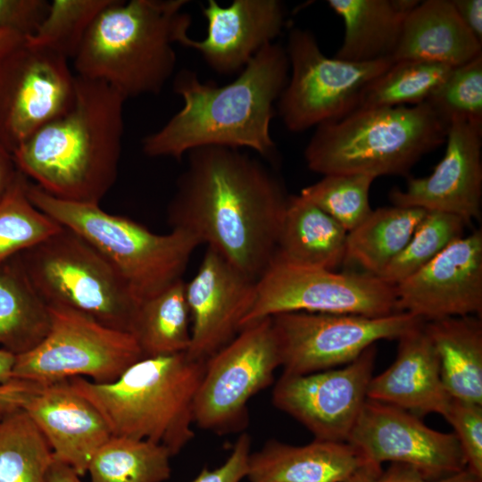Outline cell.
Returning a JSON list of instances; mask_svg holds the SVG:
<instances>
[{
	"mask_svg": "<svg viewBox=\"0 0 482 482\" xmlns=\"http://www.w3.org/2000/svg\"><path fill=\"white\" fill-rule=\"evenodd\" d=\"M167 218L239 270L258 279L272 261L288 195L262 161L241 149L187 154Z\"/></svg>",
	"mask_w": 482,
	"mask_h": 482,
	"instance_id": "cell-1",
	"label": "cell"
},
{
	"mask_svg": "<svg viewBox=\"0 0 482 482\" xmlns=\"http://www.w3.org/2000/svg\"><path fill=\"white\" fill-rule=\"evenodd\" d=\"M289 75L286 48L278 43L263 47L224 86L200 80L190 70L176 74L173 90L182 108L160 129L142 140L149 157L181 159L204 146L248 148L270 157L275 143L270 135L274 104Z\"/></svg>",
	"mask_w": 482,
	"mask_h": 482,
	"instance_id": "cell-2",
	"label": "cell"
},
{
	"mask_svg": "<svg viewBox=\"0 0 482 482\" xmlns=\"http://www.w3.org/2000/svg\"><path fill=\"white\" fill-rule=\"evenodd\" d=\"M125 100L108 84L75 75L71 107L12 154L18 169L56 198L99 204L118 177Z\"/></svg>",
	"mask_w": 482,
	"mask_h": 482,
	"instance_id": "cell-3",
	"label": "cell"
},
{
	"mask_svg": "<svg viewBox=\"0 0 482 482\" xmlns=\"http://www.w3.org/2000/svg\"><path fill=\"white\" fill-rule=\"evenodd\" d=\"M187 3L112 0L73 58L77 76L104 82L126 99L159 94L175 71V45L188 37Z\"/></svg>",
	"mask_w": 482,
	"mask_h": 482,
	"instance_id": "cell-4",
	"label": "cell"
},
{
	"mask_svg": "<svg viewBox=\"0 0 482 482\" xmlns=\"http://www.w3.org/2000/svg\"><path fill=\"white\" fill-rule=\"evenodd\" d=\"M204 363L187 353L149 356L112 382L68 381L97 409L112 436L148 440L174 456L195 436L194 402Z\"/></svg>",
	"mask_w": 482,
	"mask_h": 482,
	"instance_id": "cell-5",
	"label": "cell"
},
{
	"mask_svg": "<svg viewBox=\"0 0 482 482\" xmlns=\"http://www.w3.org/2000/svg\"><path fill=\"white\" fill-rule=\"evenodd\" d=\"M448 128L426 102L356 109L316 127L304 159L311 170L323 176L408 177L424 154L445 142Z\"/></svg>",
	"mask_w": 482,
	"mask_h": 482,
	"instance_id": "cell-6",
	"label": "cell"
},
{
	"mask_svg": "<svg viewBox=\"0 0 482 482\" xmlns=\"http://www.w3.org/2000/svg\"><path fill=\"white\" fill-rule=\"evenodd\" d=\"M26 191L37 208L97 249L120 272L138 303L181 280L200 245L187 231L156 234L131 219L106 212L99 204L56 198L29 181Z\"/></svg>",
	"mask_w": 482,
	"mask_h": 482,
	"instance_id": "cell-7",
	"label": "cell"
},
{
	"mask_svg": "<svg viewBox=\"0 0 482 482\" xmlns=\"http://www.w3.org/2000/svg\"><path fill=\"white\" fill-rule=\"evenodd\" d=\"M19 256L47 305L68 307L130 333L139 303L115 267L78 233L62 226Z\"/></svg>",
	"mask_w": 482,
	"mask_h": 482,
	"instance_id": "cell-8",
	"label": "cell"
},
{
	"mask_svg": "<svg viewBox=\"0 0 482 482\" xmlns=\"http://www.w3.org/2000/svg\"><path fill=\"white\" fill-rule=\"evenodd\" d=\"M48 307L49 330L37 346L16 355L13 378L38 385L72 378L109 383L143 358L129 332L109 328L68 307Z\"/></svg>",
	"mask_w": 482,
	"mask_h": 482,
	"instance_id": "cell-9",
	"label": "cell"
},
{
	"mask_svg": "<svg viewBox=\"0 0 482 482\" xmlns=\"http://www.w3.org/2000/svg\"><path fill=\"white\" fill-rule=\"evenodd\" d=\"M286 48L290 76L278 100L285 127L303 132L353 112L365 87L384 72L391 59L353 62L327 57L312 32L299 28Z\"/></svg>",
	"mask_w": 482,
	"mask_h": 482,
	"instance_id": "cell-10",
	"label": "cell"
},
{
	"mask_svg": "<svg viewBox=\"0 0 482 482\" xmlns=\"http://www.w3.org/2000/svg\"><path fill=\"white\" fill-rule=\"evenodd\" d=\"M305 312L382 317L396 312L395 286L366 272L293 266L273 257L256 282L243 326L273 315Z\"/></svg>",
	"mask_w": 482,
	"mask_h": 482,
	"instance_id": "cell-11",
	"label": "cell"
},
{
	"mask_svg": "<svg viewBox=\"0 0 482 482\" xmlns=\"http://www.w3.org/2000/svg\"><path fill=\"white\" fill-rule=\"evenodd\" d=\"M278 367L271 318L244 326L205 361L194 402V424L217 434L242 429L247 423L249 400L272 383Z\"/></svg>",
	"mask_w": 482,
	"mask_h": 482,
	"instance_id": "cell-12",
	"label": "cell"
},
{
	"mask_svg": "<svg viewBox=\"0 0 482 482\" xmlns=\"http://www.w3.org/2000/svg\"><path fill=\"white\" fill-rule=\"evenodd\" d=\"M283 373L304 375L346 365L380 340L399 339L423 320L404 312L382 317L283 312L270 317Z\"/></svg>",
	"mask_w": 482,
	"mask_h": 482,
	"instance_id": "cell-13",
	"label": "cell"
},
{
	"mask_svg": "<svg viewBox=\"0 0 482 482\" xmlns=\"http://www.w3.org/2000/svg\"><path fill=\"white\" fill-rule=\"evenodd\" d=\"M75 76L68 59L29 42L0 56V145L12 154L71 107Z\"/></svg>",
	"mask_w": 482,
	"mask_h": 482,
	"instance_id": "cell-14",
	"label": "cell"
},
{
	"mask_svg": "<svg viewBox=\"0 0 482 482\" xmlns=\"http://www.w3.org/2000/svg\"><path fill=\"white\" fill-rule=\"evenodd\" d=\"M376 355L373 345L338 368L304 375L282 373L274 386L272 403L315 439L347 442L368 399Z\"/></svg>",
	"mask_w": 482,
	"mask_h": 482,
	"instance_id": "cell-15",
	"label": "cell"
},
{
	"mask_svg": "<svg viewBox=\"0 0 482 482\" xmlns=\"http://www.w3.org/2000/svg\"><path fill=\"white\" fill-rule=\"evenodd\" d=\"M347 442L376 465L385 461L410 465L431 480L466 470L453 433L432 429L413 413L370 399Z\"/></svg>",
	"mask_w": 482,
	"mask_h": 482,
	"instance_id": "cell-16",
	"label": "cell"
},
{
	"mask_svg": "<svg viewBox=\"0 0 482 482\" xmlns=\"http://www.w3.org/2000/svg\"><path fill=\"white\" fill-rule=\"evenodd\" d=\"M396 312L432 321L482 314V231L463 236L395 286Z\"/></svg>",
	"mask_w": 482,
	"mask_h": 482,
	"instance_id": "cell-17",
	"label": "cell"
},
{
	"mask_svg": "<svg viewBox=\"0 0 482 482\" xmlns=\"http://www.w3.org/2000/svg\"><path fill=\"white\" fill-rule=\"evenodd\" d=\"M254 279L207 247L196 274L185 283L192 320L187 354L205 362L241 330L256 290Z\"/></svg>",
	"mask_w": 482,
	"mask_h": 482,
	"instance_id": "cell-18",
	"label": "cell"
},
{
	"mask_svg": "<svg viewBox=\"0 0 482 482\" xmlns=\"http://www.w3.org/2000/svg\"><path fill=\"white\" fill-rule=\"evenodd\" d=\"M445 154L431 174L408 177L405 188H393V205L441 212L468 225L481 218L482 128L463 121L449 124Z\"/></svg>",
	"mask_w": 482,
	"mask_h": 482,
	"instance_id": "cell-19",
	"label": "cell"
},
{
	"mask_svg": "<svg viewBox=\"0 0 482 482\" xmlns=\"http://www.w3.org/2000/svg\"><path fill=\"white\" fill-rule=\"evenodd\" d=\"M202 12L207 21L206 37L189 36L181 46L200 53L204 62L220 75L240 72L282 32L286 11L278 0H234L222 6L209 0Z\"/></svg>",
	"mask_w": 482,
	"mask_h": 482,
	"instance_id": "cell-20",
	"label": "cell"
},
{
	"mask_svg": "<svg viewBox=\"0 0 482 482\" xmlns=\"http://www.w3.org/2000/svg\"><path fill=\"white\" fill-rule=\"evenodd\" d=\"M22 409L46 439L54 457L80 477L112 436L101 413L68 380L40 385Z\"/></svg>",
	"mask_w": 482,
	"mask_h": 482,
	"instance_id": "cell-21",
	"label": "cell"
},
{
	"mask_svg": "<svg viewBox=\"0 0 482 482\" xmlns=\"http://www.w3.org/2000/svg\"><path fill=\"white\" fill-rule=\"evenodd\" d=\"M348 442L315 439L304 445L268 441L251 453L249 482H364L381 470Z\"/></svg>",
	"mask_w": 482,
	"mask_h": 482,
	"instance_id": "cell-22",
	"label": "cell"
},
{
	"mask_svg": "<svg viewBox=\"0 0 482 482\" xmlns=\"http://www.w3.org/2000/svg\"><path fill=\"white\" fill-rule=\"evenodd\" d=\"M397 340L395 360L379 375L372 377L368 399L420 418L430 413L445 417L452 398L442 382L438 357L424 322Z\"/></svg>",
	"mask_w": 482,
	"mask_h": 482,
	"instance_id": "cell-23",
	"label": "cell"
},
{
	"mask_svg": "<svg viewBox=\"0 0 482 482\" xmlns=\"http://www.w3.org/2000/svg\"><path fill=\"white\" fill-rule=\"evenodd\" d=\"M482 54V42L464 25L450 0H426L405 18L393 62L418 60L452 67Z\"/></svg>",
	"mask_w": 482,
	"mask_h": 482,
	"instance_id": "cell-24",
	"label": "cell"
},
{
	"mask_svg": "<svg viewBox=\"0 0 482 482\" xmlns=\"http://www.w3.org/2000/svg\"><path fill=\"white\" fill-rule=\"evenodd\" d=\"M347 234L301 195H288L274 257L293 266L334 270L345 262Z\"/></svg>",
	"mask_w": 482,
	"mask_h": 482,
	"instance_id": "cell-25",
	"label": "cell"
},
{
	"mask_svg": "<svg viewBox=\"0 0 482 482\" xmlns=\"http://www.w3.org/2000/svg\"><path fill=\"white\" fill-rule=\"evenodd\" d=\"M417 0H328V5L345 25L343 42L335 58L369 62L391 59L408 13Z\"/></svg>",
	"mask_w": 482,
	"mask_h": 482,
	"instance_id": "cell-26",
	"label": "cell"
},
{
	"mask_svg": "<svg viewBox=\"0 0 482 482\" xmlns=\"http://www.w3.org/2000/svg\"><path fill=\"white\" fill-rule=\"evenodd\" d=\"M452 399L482 405V320L478 316L424 322Z\"/></svg>",
	"mask_w": 482,
	"mask_h": 482,
	"instance_id": "cell-27",
	"label": "cell"
},
{
	"mask_svg": "<svg viewBox=\"0 0 482 482\" xmlns=\"http://www.w3.org/2000/svg\"><path fill=\"white\" fill-rule=\"evenodd\" d=\"M50 312L29 281L19 254L0 265V345L18 355L46 336Z\"/></svg>",
	"mask_w": 482,
	"mask_h": 482,
	"instance_id": "cell-28",
	"label": "cell"
},
{
	"mask_svg": "<svg viewBox=\"0 0 482 482\" xmlns=\"http://www.w3.org/2000/svg\"><path fill=\"white\" fill-rule=\"evenodd\" d=\"M426 212L396 205L373 210L361 225L348 232L345 262L379 277L405 247Z\"/></svg>",
	"mask_w": 482,
	"mask_h": 482,
	"instance_id": "cell-29",
	"label": "cell"
},
{
	"mask_svg": "<svg viewBox=\"0 0 482 482\" xmlns=\"http://www.w3.org/2000/svg\"><path fill=\"white\" fill-rule=\"evenodd\" d=\"M189 321L181 279L139 303L130 333L143 357L186 353L191 338Z\"/></svg>",
	"mask_w": 482,
	"mask_h": 482,
	"instance_id": "cell-30",
	"label": "cell"
},
{
	"mask_svg": "<svg viewBox=\"0 0 482 482\" xmlns=\"http://www.w3.org/2000/svg\"><path fill=\"white\" fill-rule=\"evenodd\" d=\"M170 453L162 445L112 436L92 458L91 482H163L171 474Z\"/></svg>",
	"mask_w": 482,
	"mask_h": 482,
	"instance_id": "cell-31",
	"label": "cell"
},
{
	"mask_svg": "<svg viewBox=\"0 0 482 482\" xmlns=\"http://www.w3.org/2000/svg\"><path fill=\"white\" fill-rule=\"evenodd\" d=\"M54 455L22 408L4 412L0 423V482H46Z\"/></svg>",
	"mask_w": 482,
	"mask_h": 482,
	"instance_id": "cell-32",
	"label": "cell"
},
{
	"mask_svg": "<svg viewBox=\"0 0 482 482\" xmlns=\"http://www.w3.org/2000/svg\"><path fill=\"white\" fill-rule=\"evenodd\" d=\"M453 68L427 61L393 62L365 87L356 109L409 106L425 103Z\"/></svg>",
	"mask_w": 482,
	"mask_h": 482,
	"instance_id": "cell-33",
	"label": "cell"
},
{
	"mask_svg": "<svg viewBox=\"0 0 482 482\" xmlns=\"http://www.w3.org/2000/svg\"><path fill=\"white\" fill-rule=\"evenodd\" d=\"M28 178L21 173L0 203V265L35 246L62 229L29 199Z\"/></svg>",
	"mask_w": 482,
	"mask_h": 482,
	"instance_id": "cell-34",
	"label": "cell"
},
{
	"mask_svg": "<svg viewBox=\"0 0 482 482\" xmlns=\"http://www.w3.org/2000/svg\"><path fill=\"white\" fill-rule=\"evenodd\" d=\"M468 223L461 218L427 211L402 252L379 278L395 286L428 264L450 244L464 236Z\"/></svg>",
	"mask_w": 482,
	"mask_h": 482,
	"instance_id": "cell-35",
	"label": "cell"
},
{
	"mask_svg": "<svg viewBox=\"0 0 482 482\" xmlns=\"http://www.w3.org/2000/svg\"><path fill=\"white\" fill-rule=\"evenodd\" d=\"M374 179L370 175L358 173L326 175L303 188L299 195L350 232L373 211L370 204V189Z\"/></svg>",
	"mask_w": 482,
	"mask_h": 482,
	"instance_id": "cell-36",
	"label": "cell"
},
{
	"mask_svg": "<svg viewBox=\"0 0 482 482\" xmlns=\"http://www.w3.org/2000/svg\"><path fill=\"white\" fill-rule=\"evenodd\" d=\"M112 0H53L29 42L49 48L68 60L77 54L88 29Z\"/></svg>",
	"mask_w": 482,
	"mask_h": 482,
	"instance_id": "cell-37",
	"label": "cell"
},
{
	"mask_svg": "<svg viewBox=\"0 0 482 482\" xmlns=\"http://www.w3.org/2000/svg\"><path fill=\"white\" fill-rule=\"evenodd\" d=\"M426 103L448 125L463 121L482 128V54L453 67Z\"/></svg>",
	"mask_w": 482,
	"mask_h": 482,
	"instance_id": "cell-38",
	"label": "cell"
},
{
	"mask_svg": "<svg viewBox=\"0 0 482 482\" xmlns=\"http://www.w3.org/2000/svg\"><path fill=\"white\" fill-rule=\"evenodd\" d=\"M444 418L453 428L466 469L482 479V405L452 399Z\"/></svg>",
	"mask_w": 482,
	"mask_h": 482,
	"instance_id": "cell-39",
	"label": "cell"
},
{
	"mask_svg": "<svg viewBox=\"0 0 482 482\" xmlns=\"http://www.w3.org/2000/svg\"><path fill=\"white\" fill-rule=\"evenodd\" d=\"M48 7L46 0H0V30L29 38L37 30Z\"/></svg>",
	"mask_w": 482,
	"mask_h": 482,
	"instance_id": "cell-40",
	"label": "cell"
},
{
	"mask_svg": "<svg viewBox=\"0 0 482 482\" xmlns=\"http://www.w3.org/2000/svg\"><path fill=\"white\" fill-rule=\"evenodd\" d=\"M250 454L251 438L244 433L223 464L213 470L204 467L192 482H240L246 477Z\"/></svg>",
	"mask_w": 482,
	"mask_h": 482,
	"instance_id": "cell-41",
	"label": "cell"
},
{
	"mask_svg": "<svg viewBox=\"0 0 482 482\" xmlns=\"http://www.w3.org/2000/svg\"><path fill=\"white\" fill-rule=\"evenodd\" d=\"M364 482H482V479L466 469L458 474L442 479L431 480L410 465L391 462L386 470H382L377 476Z\"/></svg>",
	"mask_w": 482,
	"mask_h": 482,
	"instance_id": "cell-42",
	"label": "cell"
},
{
	"mask_svg": "<svg viewBox=\"0 0 482 482\" xmlns=\"http://www.w3.org/2000/svg\"><path fill=\"white\" fill-rule=\"evenodd\" d=\"M40 385L13 378L0 385V410L3 411L22 408L28 398Z\"/></svg>",
	"mask_w": 482,
	"mask_h": 482,
	"instance_id": "cell-43",
	"label": "cell"
},
{
	"mask_svg": "<svg viewBox=\"0 0 482 482\" xmlns=\"http://www.w3.org/2000/svg\"><path fill=\"white\" fill-rule=\"evenodd\" d=\"M451 3L464 25L482 42V1L451 0Z\"/></svg>",
	"mask_w": 482,
	"mask_h": 482,
	"instance_id": "cell-44",
	"label": "cell"
},
{
	"mask_svg": "<svg viewBox=\"0 0 482 482\" xmlns=\"http://www.w3.org/2000/svg\"><path fill=\"white\" fill-rule=\"evenodd\" d=\"M21 174L12 154L0 145V203L14 187Z\"/></svg>",
	"mask_w": 482,
	"mask_h": 482,
	"instance_id": "cell-45",
	"label": "cell"
},
{
	"mask_svg": "<svg viewBox=\"0 0 482 482\" xmlns=\"http://www.w3.org/2000/svg\"><path fill=\"white\" fill-rule=\"evenodd\" d=\"M46 482H83L80 476L69 465L54 457L50 465Z\"/></svg>",
	"mask_w": 482,
	"mask_h": 482,
	"instance_id": "cell-46",
	"label": "cell"
},
{
	"mask_svg": "<svg viewBox=\"0 0 482 482\" xmlns=\"http://www.w3.org/2000/svg\"><path fill=\"white\" fill-rule=\"evenodd\" d=\"M16 354L4 348H0V385L6 384L13 379L12 370Z\"/></svg>",
	"mask_w": 482,
	"mask_h": 482,
	"instance_id": "cell-47",
	"label": "cell"
},
{
	"mask_svg": "<svg viewBox=\"0 0 482 482\" xmlns=\"http://www.w3.org/2000/svg\"><path fill=\"white\" fill-rule=\"evenodd\" d=\"M26 38L17 33L0 30V56L23 42Z\"/></svg>",
	"mask_w": 482,
	"mask_h": 482,
	"instance_id": "cell-48",
	"label": "cell"
},
{
	"mask_svg": "<svg viewBox=\"0 0 482 482\" xmlns=\"http://www.w3.org/2000/svg\"><path fill=\"white\" fill-rule=\"evenodd\" d=\"M4 412V411H3L0 410V423H1L2 417H3Z\"/></svg>",
	"mask_w": 482,
	"mask_h": 482,
	"instance_id": "cell-49",
	"label": "cell"
}]
</instances>
